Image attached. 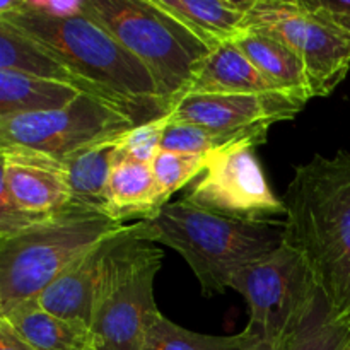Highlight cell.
Wrapping results in <instances>:
<instances>
[{
  "instance_id": "cell-1",
  "label": "cell",
  "mask_w": 350,
  "mask_h": 350,
  "mask_svg": "<svg viewBox=\"0 0 350 350\" xmlns=\"http://www.w3.org/2000/svg\"><path fill=\"white\" fill-rule=\"evenodd\" d=\"M282 202L286 243L306 258L335 317L350 321V150L299 164Z\"/></svg>"
},
{
  "instance_id": "cell-2",
  "label": "cell",
  "mask_w": 350,
  "mask_h": 350,
  "mask_svg": "<svg viewBox=\"0 0 350 350\" xmlns=\"http://www.w3.org/2000/svg\"><path fill=\"white\" fill-rule=\"evenodd\" d=\"M0 19L9 21L50 51L77 77L82 92L111 103L137 125L171 113L139 58L89 16L46 19L16 12Z\"/></svg>"
},
{
  "instance_id": "cell-3",
  "label": "cell",
  "mask_w": 350,
  "mask_h": 350,
  "mask_svg": "<svg viewBox=\"0 0 350 350\" xmlns=\"http://www.w3.org/2000/svg\"><path fill=\"white\" fill-rule=\"evenodd\" d=\"M140 222V236L180 253L204 296L222 294L241 267L286 243V221H239L183 200Z\"/></svg>"
},
{
  "instance_id": "cell-4",
  "label": "cell",
  "mask_w": 350,
  "mask_h": 350,
  "mask_svg": "<svg viewBox=\"0 0 350 350\" xmlns=\"http://www.w3.org/2000/svg\"><path fill=\"white\" fill-rule=\"evenodd\" d=\"M125 226L74 202L53 217L0 239V317L40 296L65 269Z\"/></svg>"
},
{
  "instance_id": "cell-5",
  "label": "cell",
  "mask_w": 350,
  "mask_h": 350,
  "mask_svg": "<svg viewBox=\"0 0 350 350\" xmlns=\"http://www.w3.org/2000/svg\"><path fill=\"white\" fill-rule=\"evenodd\" d=\"M163 258V250L140 236V222L108 239L92 303L91 332L98 350H142L147 328L161 313L154 280Z\"/></svg>"
},
{
  "instance_id": "cell-6",
  "label": "cell",
  "mask_w": 350,
  "mask_h": 350,
  "mask_svg": "<svg viewBox=\"0 0 350 350\" xmlns=\"http://www.w3.org/2000/svg\"><path fill=\"white\" fill-rule=\"evenodd\" d=\"M101 24L149 70L170 109L190 91L211 50L156 0H88Z\"/></svg>"
},
{
  "instance_id": "cell-7",
  "label": "cell",
  "mask_w": 350,
  "mask_h": 350,
  "mask_svg": "<svg viewBox=\"0 0 350 350\" xmlns=\"http://www.w3.org/2000/svg\"><path fill=\"white\" fill-rule=\"evenodd\" d=\"M229 287L248 303L246 328L277 347L289 345L321 293L306 258L287 243L241 267Z\"/></svg>"
},
{
  "instance_id": "cell-8",
  "label": "cell",
  "mask_w": 350,
  "mask_h": 350,
  "mask_svg": "<svg viewBox=\"0 0 350 350\" xmlns=\"http://www.w3.org/2000/svg\"><path fill=\"white\" fill-rule=\"evenodd\" d=\"M137 123L111 103L82 92L62 109L0 120V146H19L64 161L118 139Z\"/></svg>"
},
{
  "instance_id": "cell-9",
  "label": "cell",
  "mask_w": 350,
  "mask_h": 350,
  "mask_svg": "<svg viewBox=\"0 0 350 350\" xmlns=\"http://www.w3.org/2000/svg\"><path fill=\"white\" fill-rule=\"evenodd\" d=\"M243 31L275 38L303 60L314 98L335 91L350 70V44L320 14L310 12L299 0H255Z\"/></svg>"
},
{
  "instance_id": "cell-10",
  "label": "cell",
  "mask_w": 350,
  "mask_h": 350,
  "mask_svg": "<svg viewBox=\"0 0 350 350\" xmlns=\"http://www.w3.org/2000/svg\"><path fill=\"white\" fill-rule=\"evenodd\" d=\"M255 147L253 142H238L208 154L185 200L239 221H272L270 217L286 215V205L267 183Z\"/></svg>"
},
{
  "instance_id": "cell-11",
  "label": "cell",
  "mask_w": 350,
  "mask_h": 350,
  "mask_svg": "<svg viewBox=\"0 0 350 350\" xmlns=\"http://www.w3.org/2000/svg\"><path fill=\"white\" fill-rule=\"evenodd\" d=\"M0 239L53 217L74 204L62 161L19 146H0Z\"/></svg>"
},
{
  "instance_id": "cell-12",
  "label": "cell",
  "mask_w": 350,
  "mask_h": 350,
  "mask_svg": "<svg viewBox=\"0 0 350 350\" xmlns=\"http://www.w3.org/2000/svg\"><path fill=\"white\" fill-rule=\"evenodd\" d=\"M303 103L284 92L273 94H188L176 103L170 118L208 130L229 144L267 140L270 126L293 120Z\"/></svg>"
},
{
  "instance_id": "cell-13",
  "label": "cell",
  "mask_w": 350,
  "mask_h": 350,
  "mask_svg": "<svg viewBox=\"0 0 350 350\" xmlns=\"http://www.w3.org/2000/svg\"><path fill=\"white\" fill-rule=\"evenodd\" d=\"M211 51L234 41L255 0H156Z\"/></svg>"
},
{
  "instance_id": "cell-14",
  "label": "cell",
  "mask_w": 350,
  "mask_h": 350,
  "mask_svg": "<svg viewBox=\"0 0 350 350\" xmlns=\"http://www.w3.org/2000/svg\"><path fill=\"white\" fill-rule=\"evenodd\" d=\"M280 92L234 41L211 51L188 94H273ZM187 94V96H188Z\"/></svg>"
},
{
  "instance_id": "cell-15",
  "label": "cell",
  "mask_w": 350,
  "mask_h": 350,
  "mask_svg": "<svg viewBox=\"0 0 350 350\" xmlns=\"http://www.w3.org/2000/svg\"><path fill=\"white\" fill-rule=\"evenodd\" d=\"M106 243L108 239L88 255L81 256L53 282L48 284L46 289L36 297L41 308L58 318L82 321L91 327L96 279H98L99 263L105 255Z\"/></svg>"
},
{
  "instance_id": "cell-16",
  "label": "cell",
  "mask_w": 350,
  "mask_h": 350,
  "mask_svg": "<svg viewBox=\"0 0 350 350\" xmlns=\"http://www.w3.org/2000/svg\"><path fill=\"white\" fill-rule=\"evenodd\" d=\"M14 330L36 350H98L91 327L48 313L36 297L17 304L5 317Z\"/></svg>"
},
{
  "instance_id": "cell-17",
  "label": "cell",
  "mask_w": 350,
  "mask_h": 350,
  "mask_svg": "<svg viewBox=\"0 0 350 350\" xmlns=\"http://www.w3.org/2000/svg\"><path fill=\"white\" fill-rule=\"evenodd\" d=\"M234 43L280 92L303 105L314 98L306 67L289 46L256 31H241Z\"/></svg>"
},
{
  "instance_id": "cell-18",
  "label": "cell",
  "mask_w": 350,
  "mask_h": 350,
  "mask_svg": "<svg viewBox=\"0 0 350 350\" xmlns=\"http://www.w3.org/2000/svg\"><path fill=\"white\" fill-rule=\"evenodd\" d=\"M167 202L164 200L152 167L123 157L113 170L106 188V214L120 224L129 219H150Z\"/></svg>"
},
{
  "instance_id": "cell-19",
  "label": "cell",
  "mask_w": 350,
  "mask_h": 350,
  "mask_svg": "<svg viewBox=\"0 0 350 350\" xmlns=\"http://www.w3.org/2000/svg\"><path fill=\"white\" fill-rule=\"evenodd\" d=\"M123 159V135L88 147L64 159L75 204L106 214V188L116 164Z\"/></svg>"
},
{
  "instance_id": "cell-20",
  "label": "cell",
  "mask_w": 350,
  "mask_h": 350,
  "mask_svg": "<svg viewBox=\"0 0 350 350\" xmlns=\"http://www.w3.org/2000/svg\"><path fill=\"white\" fill-rule=\"evenodd\" d=\"M82 94L74 85L0 70V120L62 109Z\"/></svg>"
},
{
  "instance_id": "cell-21",
  "label": "cell",
  "mask_w": 350,
  "mask_h": 350,
  "mask_svg": "<svg viewBox=\"0 0 350 350\" xmlns=\"http://www.w3.org/2000/svg\"><path fill=\"white\" fill-rule=\"evenodd\" d=\"M0 70L21 72L48 81L64 82L82 91L81 82L65 65L19 27L3 19H0Z\"/></svg>"
},
{
  "instance_id": "cell-22",
  "label": "cell",
  "mask_w": 350,
  "mask_h": 350,
  "mask_svg": "<svg viewBox=\"0 0 350 350\" xmlns=\"http://www.w3.org/2000/svg\"><path fill=\"white\" fill-rule=\"evenodd\" d=\"M258 338L248 328L229 337L197 334L159 313L147 328L142 350H246Z\"/></svg>"
},
{
  "instance_id": "cell-23",
  "label": "cell",
  "mask_w": 350,
  "mask_h": 350,
  "mask_svg": "<svg viewBox=\"0 0 350 350\" xmlns=\"http://www.w3.org/2000/svg\"><path fill=\"white\" fill-rule=\"evenodd\" d=\"M287 350H350V321L334 314L323 293Z\"/></svg>"
},
{
  "instance_id": "cell-24",
  "label": "cell",
  "mask_w": 350,
  "mask_h": 350,
  "mask_svg": "<svg viewBox=\"0 0 350 350\" xmlns=\"http://www.w3.org/2000/svg\"><path fill=\"white\" fill-rule=\"evenodd\" d=\"M207 164V156H193V154L173 152V150H159L150 167L156 176L164 200H170L171 195L180 188L200 176Z\"/></svg>"
},
{
  "instance_id": "cell-25",
  "label": "cell",
  "mask_w": 350,
  "mask_h": 350,
  "mask_svg": "<svg viewBox=\"0 0 350 350\" xmlns=\"http://www.w3.org/2000/svg\"><path fill=\"white\" fill-rule=\"evenodd\" d=\"M226 146H231V144L211 133L208 130L190 125V123L173 122L171 118L163 133V140H161L163 150L193 154V156H208L214 150L222 149Z\"/></svg>"
},
{
  "instance_id": "cell-26",
  "label": "cell",
  "mask_w": 350,
  "mask_h": 350,
  "mask_svg": "<svg viewBox=\"0 0 350 350\" xmlns=\"http://www.w3.org/2000/svg\"><path fill=\"white\" fill-rule=\"evenodd\" d=\"M167 123H170V115L129 130L123 135V157L150 166L161 150V140Z\"/></svg>"
},
{
  "instance_id": "cell-27",
  "label": "cell",
  "mask_w": 350,
  "mask_h": 350,
  "mask_svg": "<svg viewBox=\"0 0 350 350\" xmlns=\"http://www.w3.org/2000/svg\"><path fill=\"white\" fill-rule=\"evenodd\" d=\"M19 12L46 19H72L88 16V0H21Z\"/></svg>"
},
{
  "instance_id": "cell-28",
  "label": "cell",
  "mask_w": 350,
  "mask_h": 350,
  "mask_svg": "<svg viewBox=\"0 0 350 350\" xmlns=\"http://www.w3.org/2000/svg\"><path fill=\"white\" fill-rule=\"evenodd\" d=\"M301 5L311 12H325L330 16H350V0H299Z\"/></svg>"
},
{
  "instance_id": "cell-29",
  "label": "cell",
  "mask_w": 350,
  "mask_h": 350,
  "mask_svg": "<svg viewBox=\"0 0 350 350\" xmlns=\"http://www.w3.org/2000/svg\"><path fill=\"white\" fill-rule=\"evenodd\" d=\"M0 350H36L27 344L7 320L0 318Z\"/></svg>"
},
{
  "instance_id": "cell-30",
  "label": "cell",
  "mask_w": 350,
  "mask_h": 350,
  "mask_svg": "<svg viewBox=\"0 0 350 350\" xmlns=\"http://www.w3.org/2000/svg\"><path fill=\"white\" fill-rule=\"evenodd\" d=\"M314 14L323 16L325 19L335 27V31H337V33L350 44V16H330V14H325V12H314Z\"/></svg>"
},
{
  "instance_id": "cell-31",
  "label": "cell",
  "mask_w": 350,
  "mask_h": 350,
  "mask_svg": "<svg viewBox=\"0 0 350 350\" xmlns=\"http://www.w3.org/2000/svg\"><path fill=\"white\" fill-rule=\"evenodd\" d=\"M287 347H289V345H287ZM287 347H277V345L270 344V342L258 338V340H256L255 344L250 345V347L246 349V350H287Z\"/></svg>"
}]
</instances>
